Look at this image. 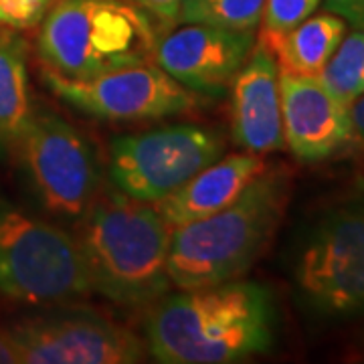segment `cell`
Listing matches in <instances>:
<instances>
[{"instance_id": "21", "label": "cell", "mask_w": 364, "mask_h": 364, "mask_svg": "<svg viewBox=\"0 0 364 364\" xmlns=\"http://www.w3.org/2000/svg\"><path fill=\"white\" fill-rule=\"evenodd\" d=\"M330 13L342 16L348 25L364 31V0H324Z\"/></svg>"}, {"instance_id": "8", "label": "cell", "mask_w": 364, "mask_h": 364, "mask_svg": "<svg viewBox=\"0 0 364 364\" xmlns=\"http://www.w3.org/2000/svg\"><path fill=\"white\" fill-rule=\"evenodd\" d=\"M45 208L79 219L100 195V172L87 140L53 112H31L14 140Z\"/></svg>"}, {"instance_id": "9", "label": "cell", "mask_w": 364, "mask_h": 364, "mask_svg": "<svg viewBox=\"0 0 364 364\" xmlns=\"http://www.w3.org/2000/svg\"><path fill=\"white\" fill-rule=\"evenodd\" d=\"M43 79L65 104L109 122L162 119L200 105V95L170 77L156 61L119 67L91 79L63 77L43 65Z\"/></svg>"}, {"instance_id": "5", "label": "cell", "mask_w": 364, "mask_h": 364, "mask_svg": "<svg viewBox=\"0 0 364 364\" xmlns=\"http://www.w3.org/2000/svg\"><path fill=\"white\" fill-rule=\"evenodd\" d=\"M0 294L25 304H73L93 294L75 235L2 196Z\"/></svg>"}, {"instance_id": "24", "label": "cell", "mask_w": 364, "mask_h": 364, "mask_svg": "<svg viewBox=\"0 0 364 364\" xmlns=\"http://www.w3.org/2000/svg\"><path fill=\"white\" fill-rule=\"evenodd\" d=\"M18 363L16 360V352H14L13 340L9 336V332L0 330V364Z\"/></svg>"}, {"instance_id": "6", "label": "cell", "mask_w": 364, "mask_h": 364, "mask_svg": "<svg viewBox=\"0 0 364 364\" xmlns=\"http://www.w3.org/2000/svg\"><path fill=\"white\" fill-rule=\"evenodd\" d=\"M299 299L328 320L364 314V195L320 213L294 259Z\"/></svg>"}, {"instance_id": "14", "label": "cell", "mask_w": 364, "mask_h": 364, "mask_svg": "<svg viewBox=\"0 0 364 364\" xmlns=\"http://www.w3.org/2000/svg\"><path fill=\"white\" fill-rule=\"evenodd\" d=\"M265 166L267 164L263 162L261 154H223L207 168L196 172L181 188L152 205L172 229L207 219L229 207Z\"/></svg>"}, {"instance_id": "10", "label": "cell", "mask_w": 364, "mask_h": 364, "mask_svg": "<svg viewBox=\"0 0 364 364\" xmlns=\"http://www.w3.org/2000/svg\"><path fill=\"white\" fill-rule=\"evenodd\" d=\"M16 360L26 364H132L150 354L130 328L91 310H63L9 330Z\"/></svg>"}, {"instance_id": "18", "label": "cell", "mask_w": 364, "mask_h": 364, "mask_svg": "<svg viewBox=\"0 0 364 364\" xmlns=\"http://www.w3.org/2000/svg\"><path fill=\"white\" fill-rule=\"evenodd\" d=\"M332 95L350 105L364 93V31L354 28L344 35L336 51L318 75Z\"/></svg>"}, {"instance_id": "19", "label": "cell", "mask_w": 364, "mask_h": 364, "mask_svg": "<svg viewBox=\"0 0 364 364\" xmlns=\"http://www.w3.org/2000/svg\"><path fill=\"white\" fill-rule=\"evenodd\" d=\"M322 0H265L261 14L259 43L272 49L291 28L316 13Z\"/></svg>"}, {"instance_id": "7", "label": "cell", "mask_w": 364, "mask_h": 364, "mask_svg": "<svg viewBox=\"0 0 364 364\" xmlns=\"http://www.w3.org/2000/svg\"><path fill=\"white\" fill-rule=\"evenodd\" d=\"M225 150L221 132L198 124L124 134L109 144L107 176L126 196L156 203L219 160Z\"/></svg>"}, {"instance_id": "23", "label": "cell", "mask_w": 364, "mask_h": 364, "mask_svg": "<svg viewBox=\"0 0 364 364\" xmlns=\"http://www.w3.org/2000/svg\"><path fill=\"white\" fill-rule=\"evenodd\" d=\"M348 117H350V142L348 144L364 148V93L348 105Z\"/></svg>"}, {"instance_id": "1", "label": "cell", "mask_w": 364, "mask_h": 364, "mask_svg": "<svg viewBox=\"0 0 364 364\" xmlns=\"http://www.w3.org/2000/svg\"><path fill=\"white\" fill-rule=\"evenodd\" d=\"M273 342L272 294L243 279L166 294L146 320L148 352L158 363H241L272 350Z\"/></svg>"}, {"instance_id": "4", "label": "cell", "mask_w": 364, "mask_h": 364, "mask_svg": "<svg viewBox=\"0 0 364 364\" xmlns=\"http://www.w3.org/2000/svg\"><path fill=\"white\" fill-rule=\"evenodd\" d=\"M152 14L126 0H55L43 16V65L69 79H91L154 61Z\"/></svg>"}, {"instance_id": "17", "label": "cell", "mask_w": 364, "mask_h": 364, "mask_svg": "<svg viewBox=\"0 0 364 364\" xmlns=\"http://www.w3.org/2000/svg\"><path fill=\"white\" fill-rule=\"evenodd\" d=\"M265 0H181L174 25H210L229 31H255Z\"/></svg>"}, {"instance_id": "22", "label": "cell", "mask_w": 364, "mask_h": 364, "mask_svg": "<svg viewBox=\"0 0 364 364\" xmlns=\"http://www.w3.org/2000/svg\"><path fill=\"white\" fill-rule=\"evenodd\" d=\"M126 2L140 6L146 13L156 16L166 25H174L176 11H178V4H181V0H126Z\"/></svg>"}, {"instance_id": "12", "label": "cell", "mask_w": 364, "mask_h": 364, "mask_svg": "<svg viewBox=\"0 0 364 364\" xmlns=\"http://www.w3.org/2000/svg\"><path fill=\"white\" fill-rule=\"evenodd\" d=\"M284 142L299 162H320L350 142L348 105L318 75L279 71Z\"/></svg>"}, {"instance_id": "3", "label": "cell", "mask_w": 364, "mask_h": 364, "mask_svg": "<svg viewBox=\"0 0 364 364\" xmlns=\"http://www.w3.org/2000/svg\"><path fill=\"white\" fill-rule=\"evenodd\" d=\"M294 172L265 166L229 207L172 229L168 273L178 289L239 279L267 251L286 217Z\"/></svg>"}, {"instance_id": "20", "label": "cell", "mask_w": 364, "mask_h": 364, "mask_svg": "<svg viewBox=\"0 0 364 364\" xmlns=\"http://www.w3.org/2000/svg\"><path fill=\"white\" fill-rule=\"evenodd\" d=\"M55 0H0V25L31 28L43 21Z\"/></svg>"}, {"instance_id": "15", "label": "cell", "mask_w": 364, "mask_h": 364, "mask_svg": "<svg viewBox=\"0 0 364 364\" xmlns=\"http://www.w3.org/2000/svg\"><path fill=\"white\" fill-rule=\"evenodd\" d=\"M346 35V21L334 13L308 16L273 45L269 51L282 73L320 75Z\"/></svg>"}, {"instance_id": "2", "label": "cell", "mask_w": 364, "mask_h": 364, "mask_svg": "<svg viewBox=\"0 0 364 364\" xmlns=\"http://www.w3.org/2000/svg\"><path fill=\"white\" fill-rule=\"evenodd\" d=\"M73 235L93 291L117 306H154L174 287L168 273L172 227L152 203L119 191L97 195Z\"/></svg>"}, {"instance_id": "11", "label": "cell", "mask_w": 364, "mask_h": 364, "mask_svg": "<svg viewBox=\"0 0 364 364\" xmlns=\"http://www.w3.org/2000/svg\"><path fill=\"white\" fill-rule=\"evenodd\" d=\"M255 41V31L181 25L158 39L154 61L200 97H221L231 90Z\"/></svg>"}, {"instance_id": "16", "label": "cell", "mask_w": 364, "mask_h": 364, "mask_svg": "<svg viewBox=\"0 0 364 364\" xmlns=\"http://www.w3.org/2000/svg\"><path fill=\"white\" fill-rule=\"evenodd\" d=\"M25 43L13 33H0V138L13 142L31 117Z\"/></svg>"}, {"instance_id": "13", "label": "cell", "mask_w": 364, "mask_h": 364, "mask_svg": "<svg viewBox=\"0 0 364 364\" xmlns=\"http://www.w3.org/2000/svg\"><path fill=\"white\" fill-rule=\"evenodd\" d=\"M231 136L233 142L253 154H272L282 150V95L279 67L263 43L255 47L231 85Z\"/></svg>"}]
</instances>
